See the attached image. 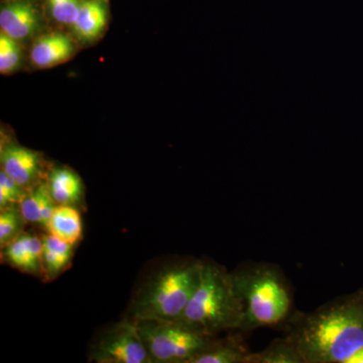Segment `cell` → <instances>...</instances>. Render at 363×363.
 Returning a JSON list of instances; mask_svg holds the SVG:
<instances>
[{
	"label": "cell",
	"instance_id": "cell-1",
	"mask_svg": "<svg viewBox=\"0 0 363 363\" xmlns=\"http://www.w3.org/2000/svg\"><path fill=\"white\" fill-rule=\"evenodd\" d=\"M284 327L305 363H346L363 347V289L294 312Z\"/></svg>",
	"mask_w": 363,
	"mask_h": 363
},
{
	"label": "cell",
	"instance_id": "cell-2",
	"mask_svg": "<svg viewBox=\"0 0 363 363\" xmlns=\"http://www.w3.org/2000/svg\"><path fill=\"white\" fill-rule=\"evenodd\" d=\"M231 276L245 309L240 332L284 326L295 312L292 286L276 264L243 262Z\"/></svg>",
	"mask_w": 363,
	"mask_h": 363
},
{
	"label": "cell",
	"instance_id": "cell-3",
	"mask_svg": "<svg viewBox=\"0 0 363 363\" xmlns=\"http://www.w3.org/2000/svg\"><path fill=\"white\" fill-rule=\"evenodd\" d=\"M245 309L234 286L231 272L209 260H202L201 276L194 295L179 323L207 336L240 332Z\"/></svg>",
	"mask_w": 363,
	"mask_h": 363
},
{
	"label": "cell",
	"instance_id": "cell-4",
	"mask_svg": "<svg viewBox=\"0 0 363 363\" xmlns=\"http://www.w3.org/2000/svg\"><path fill=\"white\" fill-rule=\"evenodd\" d=\"M202 260L183 259L162 267L143 286L131 308L133 321L177 322L199 285Z\"/></svg>",
	"mask_w": 363,
	"mask_h": 363
},
{
	"label": "cell",
	"instance_id": "cell-5",
	"mask_svg": "<svg viewBox=\"0 0 363 363\" xmlns=\"http://www.w3.org/2000/svg\"><path fill=\"white\" fill-rule=\"evenodd\" d=\"M152 363H190L216 336H207L179 322H135Z\"/></svg>",
	"mask_w": 363,
	"mask_h": 363
},
{
	"label": "cell",
	"instance_id": "cell-6",
	"mask_svg": "<svg viewBox=\"0 0 363 363\" xmlns=\"http://www.w3.org/2000/svg\"><path fill=\"white\" fill-rule=\"evenodd\" d=\"M91 353V359L98 363H152L133 320H126L109 329L97 341Z\"/></svg>",
	"mask_w": 363,
	"mask_h": 363
},
{
	"label": "cell",
	"instance_id": "cell-7",
	"mask_svg": "<svg viewBox=\"0 0 363 363\" xmlns=\"http://www.w3.org/2000/svg\"><path fill=\"white\" fill-rule=\"evenodd\" d=\"M0 161L1 169L25 189L35 184L42 168L37 152L16 143H7L2 147Z\"/></svg>",
	"mask_w": 363,
	"mask_h": 363
},
{
	"label": "cell",
	"instance_id": "cell-8",
	"mask_svg": "<svg viewBox=\"0 0 363 363\" xmlns=\"http://www.w3.org/2000/svg\"><path fill=\"white\" fill-rule=\"evenodd\" d=\"M39 26V13L30 0H16L0 11L1 33L11 39L25 40L37 32Z\"/></svg>",
	"mask_w": 363,
	"mask_h": 363
},
{
	"label": "cell",
	"instance_id": "cell-9",
	"mask_svg": "<svg viewBox=\"0 0 363 363\" xmlns=\"http://www.w3.org/2000/svg\"><path fill=\"white\" fill-rule=\"evenodd\" d=\"M4 257L11 266L30 274H39L43 269V240L33 234L21 233L4 247Z\"/></svg>",
	"mask_w": 363,
	"mask_h": 363
},
{
	"label": "cell",
	"instance_id": "cell-10",
	"mask_svg": "<svg viewBox=\"0 0 363 363\" xmlns=\"http://www.w3.org/2000/svg\"><path fill=\"white\" fill-rule=\"evenodd\" d=\"M74 45L68 35L52 33L40 38L33 45L30 58L38 68H51L73 56Z\"/></svg>",
	"mask_w": 363,
	"mask_h": 363
},
{
	"label": "cell",
	"instance_id": "cell-11",
	"mask_svg": "<svg viewBox=\"0 0 363 363\" xmlns=\"http://www.w3.org/2000/svg\"><path fill=\"white\" fill-rule=\"evenodd\" d=\"M107 23V7L104 0L82 1L77 18L72 26L74 33L83 42H92L100 37Z\"/></svg>",
	"mask_w": 363,
	"mask_h": 363
},
{
	"label": "cell",
	"instance_id": "cell-12",
	"mask_svg": "<svg viewBox=\"0 0 363 363\" xmlns=\"http://www.w3.org/2000/svg\"><path fill=\"white\" fill-rule=\"evenodd\" d=\"M56 207L47 183L35 186L26 193V197L20 203V210L26 223L35 224L45 229Z\"/></svg>",
	"mask_w": 363,
	"mask_h": 363
},
{
	"label": "cell",
	"instance_id": "cell-13",
	"mask_svg": "<svg viewBox=\"0 0 363 363\" xmlns=\"http://www.w3.org/2000/svg\"><path fill=\"white\" fill-rule=\"evenodd\" d=\"M250 352L252 351L248 350L240 336L215 338L213 342L190 363H247Z\"/></svg>",
	"mask_w": 363,
	"mask_h": 363
},
{
	"label": "cell",
	"instance_id": "cell-14",
	"mask_svg": "<svg viewBox=\"0 0 363 363\" xmlns=\"http://www.w3.org/2000/svg\"><path fill=\"white\" fill-rule=\"evenodd\" d=\"M48 187L57 205L77 204L82 198V181L77 174L66 168L54 169L48 179Z\"/></svg>",
	"mask_w": 363,
	"mask_h": 363
},
{
	"label": "cell",
	"instance_id": "cell-15",
	"mask_svg": "<svg viewBox=\"0 0 363 363\" xmlns=\"http://www.w3.org/2000/svg\"><path fill=\"white\" fill-rule=\"evenodd\" d=\"M47 230L75 245L82 236V218L75 207L57 205L51 220L48 224Z\"/></svg>",
	"mask_w": 363,
	"mask_h": 363
},
{
	"label": "cell",
	"instance_id": "cell-16",
	"mask_svg": "<svg viewBox=\"0 0 363 363\" xmlns=\"http://www.w3.org/2000/svg\"><path fill=\"white\" fill-rule=\"evenodd\" d=\"M42 240L43 269L52 279L68 266L74 245L51 233L45 235Z\"/></svg>",
	"mask_w": 363,
	"mask_h": 363
},
{
	"label": "cell",
	"instance_id": "cell-17",
	"mask_svg": "<svg viewBox=\"0 0 363 363\" xmlns=\"http://www.w3.org/2000/svg\"><path fill=\"white\" fill-rule=\"evenodd\" d=\"M247 363H305L295 345L288 338L274 339L264 350L250 352Z\"/></svg>",
	"mask_w": 363,
	"mask_h": 363
},
{
	"label": "cell",
	"instance_id": "cell-18",
	"mask_svg": "<svg viewBox=\"0 0 363 363\" xmlns=\"http://www.w3.org/2000/svg\"><path fill=\"white\" fill-rule=\"evenodd\" d=\"M26 223L20 209L9 206L0 213V247L4 248L21 235Z\"/></svg>",
	"mask_w": 363,
	"mask_h": 363
},
{
	"label": "cell",
	"instance_id": "cell-19",
	"mask_svg": "<svg viewBox=\"0 0 363 363\" xmlns=\"http://www.w3.org/2000/svg\"><path fill=\"white\" fill-rule=\"evenodd\" d=\"M21 50L18 40L11 39L6 33L0 35V72L9 74L20 65Z\"/></svg>",
	"mask_w": 363,
	"mask_h": 363
},
{
	"label": "cell",
	"instance_id": "cell-20",
	"mask_svg": "<svg viewBox=\"0 0 363 363\" xmlns=\"http://www.w3.org/2000/svg\"><path fill=\"white\" fill-rule=\"evenodd\" d=\"M26 189L21 187L4 169L0 172V209L20 204L26 197Z\"/></svg>",
	"mask_w": 363,
	"mask_h": 363
},
{
	"label": "cell",
	"instance_id": "cell-21",
	"mask_svg": "<svg viewBox=\"0 0 363 363\" xmlns=\"http://www.w3.org/2000/svg\"><path fill=\"white\" fill-rule=\"evenodd\" d=\"M54 20L64 25L73 26L80 11V0H47Z\"/></svg>",
	"mask_w": 363,
	"mask_h": 363
},
{
	"label": "cell",
	"instance_id": "cell-22",
	"mask_svg": "<svg viewBox=\"0 0 363 363\" xmlns=\"http://www.w3.org/2000/svg\"><path fill=\"white\" fill-rule=\"evenodd\" d=\"M346 363H363V347L354 353Z\"/></svg>",
	"mask_w": 363,
	"mask_h": 363
}]
</instances>
